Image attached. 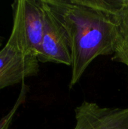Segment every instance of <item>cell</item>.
Listing matches in <instances>:
<instances>
[{"mask_svg":"<svg viewBox=\"0 0 128 129\" xmlns=\"http://www.w3.org/2000/svg\"><path fill=\"white\" fill-rule=\"evenodd\" d=\"M63 26L69 43V88L98 57L113 55L117 29L111 15L97 0H45Z\"/></svg>","mask_w":128,"mask_h":129,"instance_id":"cell-1","label":"cell"},{"mask_svg":"<svg viewBox=\"0 0 128 129\" xmlns=\"http://www.w3.org/2000/svg\"><path fill=\"white\" fill-rule=\"evenodd\" d=\"M11 8L13 26L9 38L23 54L38 58L45 23L41 0H17Z\"/></svg>","mask_w":128,"mask_h":129,"instance_id":"cell-2","label":"cell"},{"mask_svg":"<svg viewBox=\"0 0 128 129\" xmlns=\"http://www.w3.org/2000/svg\"><path fill=\"white\" fill-rule=\"evenodd\" d=\"M44 8V32L38 60L41 63L72 64L71 50L66 31L55 14L41 0Z\"/></svg>","mask_w":128,"mask_h":129,"instance_id":"cell-3","label":"cell"},{"mask_svg":"<svg viewBox=\"0 0 128 129\" xmlns=\"http://www.w3.org/2000/svg\"><path fill=\"white\" fill-rule=\"evenodd\" d=\"M39 72V61L36 57L26 55L9 38L0 50V90L12 86Z\"/></svg>","mask_w":128,"mask_h":129,"instance_id":"cell-4","label":"cell"},{"mask_svg":"<svg viewBox=\"0 0 128 129\" xmlns=\"http://www.w3.org/2000/svg\"><path fill=\"white\" fill-rule=\"evenodd\" d=\"M75 113L74 129H128V107H105L84 101Z\"/></svg>","mask_w":128,"mask_h":129,"instance_id":"cell-5","label":"cell"},{"mask_svg":"<svg viewBox=\"0 0 128 129\" xmlns=\"http://www.w3.org/2000/svg\"><path fill=\"white\" fill-rule=\"evenodd\" d=\"M112 17L117 29L112 60L128 67V0H97Z\"/></svg>","mask_w":128,"mask_h":129,"instance_id":"cell-6","label":"cell"},{"mask_svg":"<svg viewBox=\"0 0 128 129\" xmlns=\"http://www.w3.org/2000/svg\"><path fill=\"white\" fill-rule=\"evenodd\" d=\"M27 90L28 89H27L26 85H25L24 82H23V85H22L20 92L19 94V96H18L14 107L4 117H2L0 119V129H10L14 116L16 114V112L17 111L20 106L22 105L23 103H24V101H25Z\"/></svg>","mask_w":128,"mask_h":129,"instance_id":"cell-7","label":"cell"},{"mask_svg":"<svg viewBox=\"0 0 128 129\" xmlns=\"http://www.w3.org/2000/svg\"><path fill=\"white\" fill-rule=\"evenodd\" d=\"M4 40H5V39H4L2 36H0V47H2V44H3Z\"/></svg>","mask_w":128,"mask_h":129,"instance_id":"cell-8","label":"cell"}]
</instances>
